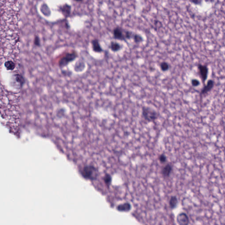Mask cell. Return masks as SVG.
Segmentation results:
<instances>
[{
  "label": "cell",
  "mask_w": 225,
  "mask_h": 225,
  "mask_svg": "<svg viewBox=\"0 0 225 225\" xmlns=\"http://www.w3.org/2000/svg\"><path fill=\"white\" fill-rule=\"evenodd\" d=\"M134 35L131 32L126 31L120 27H116L113 31V38L121 41H126L127 40L133 38Z\"/></svg>",
  "instance_id": "cell-1"
},
{
  "label": "cell",
  "mask_w": 225,
  "mask_h": 225,
  "mask_svg": "<svg viewBox=\"0 0 225 225\" xmlns=\"http://www.w3.org/2000/svg\"><path fill=\"white\" fill-rule=\"evenodd\" d=\"M78 57V53L75 51L67 53L59 60L58 66L61 68L65 67L67 66L69 63L76 60Z\"/></svg>",
  "instance_id": "cell-2"
},
{
  "label": "cell",
  "mask_w": 225,
  "mask_h": 225,
  "mask_svg": "<svg viewBox=\"0 0 225 225\" xmlns=\"http://www.w3.org/2000/svg\"><path fill=\"white\" fill-rule=\"evenodd\" d=\"M142 115L144 119L149 122L153 121L158 117V113L148 106H143Z\"/></svg>",
  "instance_id": "cell-3"
},
{
  "label": "cell",
  "mask_w": 225,
  "mask_h": 225,
  "mask_svg": "<svg viewBox=\"0 0 225 225\" xmlns=\"http://www.w3.org/2000/svg\"><path fill=\"white\" fill-rule=\"evenodd\" d=\"M82 175L84 179L94 180L97 177V170L93 166H86L82 170Z\"/></svg>",
  "instance_id": "cell-4"
},
{
  "label": "cell",
  "mask_w": 225,
  "mask_h": 225,
  "mask_svg": "<svg viewBox=\"0 0 225 225\" xmlns=\"http://www.w3.org/2000/svg\"><path fill=\"white\" fill-rule=\"evenodd\" d=\"M197 69L198 74L201 78V81L204 84L208 78V68L207 66L199 64L197 66Z\"/></svg>",
  "instance_id": "cell-5"
},
{
  "label": "cell",
  "mask_w": 225,
  "mask_h": 225,
  "mask_svg": "<svg viewBox=\"0 0 225 225\" xmlns=\"http://www.w3.org/2000/svg\"><path fill=\"white\" fill-rule=\"evenodd\" d=\"M177 222L180 225H187L189 223V218L185 213H180L177 216Z\"/></svg>",
  "instance_id": "cell-6"
},
{
  "label": "cell",
  "mask_w": 225,
  "mask_h": 225,
  "mask_svg": "<svg viewBox=\"0 0 225 225\" xmlns=\"http://www.w3.org/2000/svg\"><path fill=\"white\" fill-rule=\"evenodd\" d=\"M215 85V82L212 80H209L208 82L204 85L200 92V95H204L209 92L213 88Z\"/></svg>",
  "instance_id": "cell-7"
},
{
  "label": "cell",
  "mask_w": 225,
  "mask_h": 225,
  "mask_svg": "<svg viewBox=\"0 0 225 225\" xmlns=\"http://www.w3.org/2000/svg\"><path fill=\"white\" fill-rule=\"evenodd\" d=\"M59 10L61 12L65 17L67 18L70 15L71 7L68 4H64L59 7Z\"/></svg>",
  "instance_id": "cell-8"
},
{
  "label": "cell",
  "mask_w": 225,
  "mask_h": 225,
  "mask_svg": "<svg viewBox=\"0 0 225 225\" xmlns=\"http://www.w3.org/2000/svg\"><path fill=\"white\" fill-rule=\"evenodd\" d=\"M92 49L95 52L101 53L104 52V50L100 44L99 40L94 39L92 41Z\"/></svg>",
  "instance_id": "cell-9"
},
{
  "label": "cell",
  "mask_w": 225,
  "mask_h": 225,
  "mask_svg": "<svg viewBox=\"0 0 225 225\" xmlns=\"http://www.w3.org/2000/svg\"><path fill=\"white\" fill-rule=\"evenodd\" d=\"M131 206L128 202L120 204L117 207V209L120 212H128L131 209Z\"/></svg>",
  "instance_id": "cell-10"
},
{
  "label": "cell",
  "mask_w": 225,
  "mask_h": 225,
  "mask_svg": "<svg viewBox=\"0 0 225 225\" xmlns=\"http://www.w3.org/2000/svg\"><path fill=\"white\" fill-rule=\"evenodd\" d=\"M172 170V166L169 164H167L162 169V175L165 177H169L171 173Z\"/></svg>",
  "instance_id": "cell-11"
},
{
  "label": "cell",
  "mask_w": 225,
  "mask_h": 225,
  "mask_svg": "<svg viewBox=\"0 0 225 225\" xmlns=\"http://www.w3.org/2000/svg\"><path fill=\"white\" fill-rule=\"evenodd\" d=\"M110 48L113 52H117L120 51L121 48V46L117 42L112 41L110 43L109 46Z\"/></svg>",
  "instance_id": "cell-12"
},
{
  "label": "cell",
  "mask_w": 225,
  "mask_h": 225,
  "mask_svg": "<svg viewBox=\"0 0 225 225\" xmlns=\"http://www.w3.org/2000/svg\"><path fill=\"white\" fill-rule=\"evenodd\" d=\"M178 200L175 196H173L171 197L169 201V206L171 209H175L177 206Z\"/></svg>",
  "instance_id": "cell-13"
},
{
  "label": "cell",
  "mask_w": 225,
  "mask_h": 225,
  "mask_svg": "<svg viewBox=\"0 0 225 225\" xmlns=\"http://www.w3.org/2000/svg\"><path fill=\"white\" fill-rule=\"evenodd\" d=\"M160 68L163 72L168 71L170 68V65L168 62H163L160 64Z\"/></svg>",
  "instance_id": "cell-14"
},
{
  "label": "cell",
  "mask_w": 225,
  "mask_h": 225,
  "mask_svg": "<svg viewBox=\"0 0 225 225\" xmlns=\"http://www.w3.org/2000/svg\"><path fill=\"white\" fill-rule=\"evenodd\" d=\"M133 40L135 43H140L143 41V37L140 35L134 34L133 37Z\"/></svg>",
  "instance_id": "cell-15"
},
{
  "label": "cell",
  "mask_w": 225,
  "mask_h": 225,
  "mask_svg": "<svg viewBox=\"0 0 225 225\" xmlns=\"http://www.w3.org/2000/svg\"><path fill=\"white\" fill-rule=\"evenodd\" d=\"M105 183L108 185H109L111 182V177L109 175L107 174L104 178Z\"/></svg>",
  "instance_id": "cell-16"
},
{
  "label": "cell",
  "mask_w": 225,
  "mask_h": 225,
  "mask_svg": "<svg viewBox=\"0 0 225 225\" xmlns=\"http://www.w3.org/2000/svg\"><path fill=\"white\" fill-rule=\"evenodd\" d=\"M191 83L192 85V86L197 87L200 84V82L196 79H192L191 81Z\"/></svg>",
  "instance_id": "cell-17"
},
{
  "label": "cell",
  "mask_w": 225,
  "mask_h": 225,
  "mask_svg": "<svg viewBox=\"0 0 225 225\" xmlns=\"http://www.w3.org/2000/svg\"><path fill=\"white\" fill-rule=\"evenodd\" d=\"M159 160L161 163H164L167 161V157L164 154H161L159 157Z\"/></svg>",
  "instance_id": "cell-18"
},
{
  "label": "cell",
  "mask_w": 225,
  "mask_h": 225,
  "mask_svg": "<svg viewBox=\"0 0 225 225\" xmlns=\"http://www.w3.org/2000/svg\"><path fill=\"white\" fill-rule=\"evenodd\" d=\"M191 1L192 3L195 4H200L202 0H190Z\"/></svg>",
  "instance_id": "cell-19"
},
{
  "label": "cell",
  "mask_w": 225,
  "mask_h": 225,
  "mask_svg": "<svg viewBox=\"0 0 225 225\" xmlns=\"http://www.w3.org/2000/svg\"><path fill=\"white\" fill-rule=\"evenodd\" d=\"M74 1H78V2H80V1H82L83 0H74Z\"/></svg>",
  "instance_id": "cell-20"
}]
</instances>
